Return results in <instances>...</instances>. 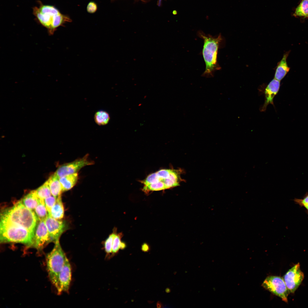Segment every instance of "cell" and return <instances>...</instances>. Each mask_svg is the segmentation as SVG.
<instances>
[{
	"label": "cell",
	"mask_w": 308,
	"mask_h": 308,
	"mask_svg": "<svg viewBox=\"0 0 308 308\" xmlns=\"http://www.w3.org/2000/svg\"><path fill=\"white\" fill-rule=\"evenodd\" d=\"M262 286L273 294L280 297L287 303L289 292L283 279L275 276L268 277L262 284Z\"/></svg>",
	"instance_id": "6"
},
{
	"label": "cell",
	"mask_w": 308,
	"mask_h": 308,
	"mask_svg": "<svg viewBox=\"0 0 308 308\" xmlns=\"http://www.w3.org/2000/svg\"><path fill=\"white\" fill-rule=\"evenodd\" d=\"M47 181L52 195L56 198L61 196L63 191L59 178L54 174Z\"/></svg>",
	"instance_id": "17"
},
{
	"label": "cell",
	"mask_w": 308,
	"mask_h": 308,
	"mask_svg": "<svg viewBox=\"0 0 308 308\" xmlns=\"http://www.w3.org/2000/svg\"><path fill=\"white\" fill-rule=\"evenodd\" d=\"M56 198L52 195H51L46 198L44 199L45 204L48 214L50 213L52 208L55 204Z\"/></svg>",
	"instance_id": "25"
},
{
	"label": "cell",
	"mask_w": 308,
	"mask_h": 308,
	"mask_svg": "<svg viewBox=\"0 0 308 308\" xmlns=\"http://www.w3.org/2000/svg\"><path fill=\"white\" fill-rule=\"evenodd\" d=\"M93 164V162L89 160L88 155H86L82 158L60 166L54 174L60 178L68 175L77 173L83 167Z\"/></svg>",
	"instance_id": "7"
},
{
	"label": "cell",
	"mask_w": 308,
	"mask_h": 308,
	"mask_svg": "<svg viewBox=\"0 0 308 308\" xmlns=\"http://www.w3.org/2000/svg\"><path fill=\"white\" fill-rule=\"evenodd\" d=\"M71 279V267L67 258L58 275L57 283L55 287L58 294L63 292H69Z\"/></svg>",
	"instance_id": "11"
},
{
	"label": "cell",
	"mask_w": 308,
	"mask_h": 308,
	"mask_svg": "<svg viewBox=\"0 0 308 308\" xmlns=\"http://www.w3.org/2000/svg\"><path fill=\"white\" fill-rule=\"evenodd\" d=\"M34 210L39 220H44L49 215L45 204L44 200L40 199L39 202Z\"/></svg>",
	"instance_id": "21"
},
{
	"label": "cell",
	"mask_w": 308,
	"mask_h": 308,
	"mask_svg": "<svg viewBox=\"0 0 308 308\" xmlns=\"http://www.w3.org/2000/svg\"><path fill=\"white\" fill-rule=\"evenodd\" d=\"M39 200L33 191L24 196L20 201L25 207L33 211L38 204Z\"/></svg>",
	"instance_id": "19"
},
{
	"label": "cell",
	"mask_w": 308,
	"mask_h": 308,
	"mask_svg": "<svg viewBox=\"0 0 308 308\" xmlns=\"http://www.w3.org/2000/svg\"><path fill=\"white\" fill-rule=\"evenodd\" d=\"M1 243L15 242L33 247L34 235L27 229L20 226L1 220Z\"/></svg>",
	"instance_id": "4"
},
{
	"label": "cell",
	"mask_w": 308,
	"mask_h": 308,
	"mask_svg": "<svg viewBox=\"0 0 308 308\" xmlns=\"http://www.w3.org/2000/svg\"><path fill=\"white\" fill-rule=\"evenodd\" d=\"M294 201L297 204L305 208L308 213V193L302 198H295Z\"/></svg>",
	"instance_id": "27"
},
{
	"label": "cell",
	"mask_w": 308,
	"mask_h": 308,
	"mask_svg": "<svg viewBox=\"0 0 308 308\" xmlns=\"http://www.w3.org/2000/svg\"><path fill=\"white\" fill-rule=\"evenodd\" d=\"M293 15L295 17L308 18V0H302L296 8Z\"/></svg>",
	"instance_id": "22"
},
{
	"label": "cell",
	"mask_w": 308,
	"mask_h": 308,
	"mask_svg": "<svg viewBox=\"0 0 308 308\" xmlns=\"http://www.w3.org/2000/svg\"><path fill=\"white\" fill-rule=\"evenodd\" d=\"M280 86V81L274 78L268 84L265 90V102L260 108L261 111H265L270 104L273 105V99L278 93Z\"/></svg>",
	"instance_id": "12"
},
{
	"label": "cell",
	"mask_w": 308,
	"mask_h": 308,
	"mask_svg": "<svg viewBox=\"0 0 308 308\" xmlns=\"http://www.w3.org/2000/svg\"><path fill=\"white\" fill-rule=\"evenodd\" d=\"M121 242L119 235L116 234L114 238L113 244L112 252L113 254L117 253L120 249Z\"/></svg>",
	"instance_id": "26"
},
{
	"label": "cell",
	"mask_w": 308,
	"mask_h": 308,
	"mask_svg": "<svg viewBox=\"0 0 308 308\" xmlns=\"http://www.w3.org/2000/svg\"><path fill=\"white\" fill-rule=\"evenodd\" d=\"M157 307H161V304L160 303H158L157 304Z\"/></svg>",
	"instance_id": "31"
},
{
	"label": "cell",
	"mask_w": 308,
	"mask_h": 308,
	"mask_svg": "<svg viewBox=\"0 0 308 308\" xmlns=\"http://www.w3.org/2000/svg\"><path fill=\"white\" fill-rule=\"evenodd\" d=\"M125 247L126 245L125 244L121 242L120 246V249H124L125 248Z\"/></svg>",
	"instance_id": "30"
},
{
	"label": "cell",
	"mask_w": 308,
	"mask_h": 308,
	"mask_svg": "<svg viewBox=\"0 0 308 308\" xmlns=\"http://www.w3.org/2000/svg\"><path fill=\"white\" fill-rule=\"evenodd\" d=\"M72 20L69 16L60 13L55 15L50 29L48 31L50 35L53 34L57 28L66 23L71 22Z\"/></svg>",
	"instance_id": "16"
},
{
	"label": "cell",
	"mask_w": 308,
	"mask_h": 308,
	"mask_svg": "<svg viewBox=\"0 0 308 308\" xmlns=\"http://www.w3.org/2000/svg\"><path fill=\"white\" fill-rule=\"evenodd\" d=\"M149 247L146 244H144L141 247L142 250L144 252H148L149 250Z\"/></svg>",
	"instance_id": "29"
},
{
	"label": "cell",
	"mask_w": 308,
	"mask_h": 308,
	"mask_svg": "<svg viewBox=\"0 0 308 308\" xmlns=\"http://www.w3.org/2000/svg\"><path fill=\"white\" fill-rule=\"evenodd\" d=\"M67 258L62 248L59 241L55 243L52 250L46 256V269L50 280L56 287L59 274Z\"/></svg>",
	"instance_id": "5"
},
{
	"label": "cell",
	"mask_w": 308,
	"mask_h": 308,
	"mask_svg": "<svg viewBox=\"0 0 308 308\" xmlns=\"http://www.w3.org/2000/svg\"><path fill=\"white\" fill-rule=\"evenodd\" d=\"M49 215L57 220H61L63 218L64 215V209L61 196L56 198V202L52 208Z\"/></svg>",
	"instance_id": "18"
},
{
	"label": "cell",
	"mask_w": 308,
	"mask_h": 308,
	"mask_svg": "<svg viewBox=\"0 0 308 308\" xmlns=\"http://www.w3.org/2000/svg\"><path fill=\"white\" fill-rule=\"evenodd\" d=\"M304 277L299 263L290 269L284 275L283 279L289 293H294L301 283Z\"/></svg>",
	"instance_id": "9"
},
{
	"label": "cell",
	"mask_w": 308,
	"mask_h": 308,
	"mask_svg": "<svg viewBox=\"0 0 308 308\" xmlns=\"http://www.w3.org/2000/svg\"><path fill=\"white\" fill-rule=\"evenodd\" d=\"M181 169H161L148 175L141 183L143 191H158L178 186L182 181Z\"/></svg>",
	"instance_id": "1"
},
{
	"label": "cell",
	"mask_w": 308,
	"mask_h": 308,
	"mask_svg": "<svg viewBox=\"0 0 308 308\" xmlns=\"http://www.w3.org/2000/svg\"><path fill=\"white\" fill-rule=\"evenodd\" d=\"M59 178L63 192L70 190L75 185L78 181V175L76 173Z\"/></svg>",
	"instance_id": "15"
},
{
	"label": "cell",
	"mask_w": 308,
	"mask_h": 308,
	"mask_svg": "<svg viewBox=\"0 0 308 308\" xmlns=\"http://www.w3.org/2000/svg\"><path fill=\"white\" fill-rule=\"evenodd\" d=\"M1 220L22 226L34 236L38 220L34 211L25 207L20 201L5 210L1 214Z\"/></svg>",
	"instance_id": "3"
},
{
	"label": "cell",
	"mask_w": 308,
	"mask_h": 308,
	"mask_svg": "<svg viewBox=\"0 0 308 308\" xmlns=\"http://www.w3.org/2000/svg\"><path fill=\"white\" fill-rule=\"evenodd\" d=\"M34 191L38 198L42 200H44L52 195L47 181Z\"/></svg>",
	"instance_id": "23"
},
{
	"label": "cell",
	"mask_w": 308,
	"mask_h": 308,
	"mask_svg": "<svg viewBox=\"0 0 308 308\" xmlns=\"http://www.w3.org/2000/svg\"><path fill=\"white\" fill-rule=\"evenodd\" d=\"M116 234L115 232L112 233L109 236L104 242V249L107 256L112 253L114 239Z\"/></svg>",
	"instance_id": "24"
},
{
	"label": "cell",
	"mask_w": 308,
	"mask_h": 308,
	"mask_svg": "<svg viewBox=\"0 0 308 308\" xmlns=\"http://www.w3.org/2000/svg\"><path fill=\"white\" fill-rule=\"evenodd\" d=\"M98 9V6L96 3L93 1L89 2L87 6V11L89 13H95Z\"/></svg>",
	"instance_id": "28"
},
{
	"label": "cell",
	"mask_w": 308,
	"mask_h": 308,
	"mask_svg": "<svg viewBox=\"0 0 308 308\" xmlns=\"http://www.w3.org/2000/svg\"><path fill=\"white\" fill-rule=\"evenodd\" d=\"M33 10L34 15L41 25L46 28L48 31L50 27L54 16L61 13L58 10L50 13H42L37 7H34Z\"/></svg>",
	"instance_id": "13"
},
{
	"label": "cell",
	"mask_w": 308,
	"mask_h": 308,
	"mask_svg": "<svg viewBox=\"0 0 308 308\" xmlns=\"http://www.w3.org/2000/svg\"><path fill=\"white\" fill-rule=\"evenodd\" d=\"M290 52L289 50L285 53L281 60L277 64L274 78L279 81L283 78L290 69L287 62Z\"/></svg>",
	"instance_id": "14"
},
{
	"label": "cell",
	"mask_w": 308,
	"mask_h": 308,
	"mask_svg": "<svg viewBox=\"0 0 308 308\" xmlns=\"http://www.w3.org/2000/svg\"><path fill=\"white\" fill-rule=\"evenodd\" d=\"M44 221L52 242L55 243L59 242L61 235L68 229V224L65 220L55 219L49 215Z\"/></svg>",
	"instance_id": "8"
},
{
	"label": "cell",
	"mask_w": 308,
	"mask_h": 308,
	"mask_svg": "<svg viewBox=\"0 0 308 308\" xmlns=\"http://www.w3.org/2000/svg\"><path fill=\"white\" fill-rule=\"evenodd\" d=\"M198 35L204 41L202 53L206 67L202 76L207 78L213 77L215 72L221 69L217 58L218 50L223 40L221 34L212 36L201 32H199Z\"/></svg>",
	"instance_id": "2"
},
{
	"label": "cell",
	"mask_w": 308,
	"mask_h": 308,
	"mask_svg": "<svg viewBox=\"0 0 308 308\" xmlns=\"http://www.w3.org/2000/svg\"><path fill=\"white\" fill-rule=\"evenodd\" d=\"M94 119L95 122L98 125L100 126L105 125L109 123L110 119V117L107 112L103 110H100L95 113Z\"/></svg>",
	"instance_id": "20"
},
{
	"label": "cell",
	"mask_w": 308,
	"mask_h": 308,
	"mask_svg": "<svg viewBox=\"0 0 308 308\" xmlns=\"http://www.w3.org/2000/svg\"><path fill=\"white\" fill-rule=\"evenodd\" d=\"M52 242L44 220H38L35 228L33 247L39 251Z\"/></svg>",
	"instance_id": "10"
}]
</instances>
